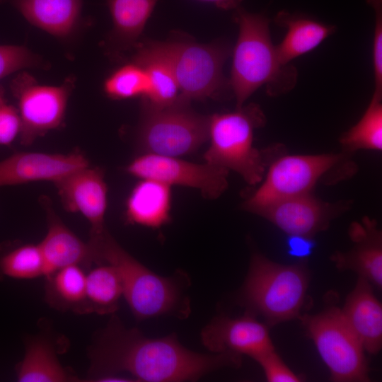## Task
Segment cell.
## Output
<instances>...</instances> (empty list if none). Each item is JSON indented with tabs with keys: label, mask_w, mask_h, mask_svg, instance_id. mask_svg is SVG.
I'll return each mask as SVG.
<instances>
[{
	"label": "cell",
	"mask_w": 382,
	"mask_h": 382,
	"mask_svg": "<svg viewBox=\"0 0 382 382\" xmlns=\"http://www.w3.org/2000/svg\"><path fill=\"white\" fill-rule=\"evenodd\" d=\"M341 311L364 349L377 354L382 347V306L367 279L359 277Z\"/></svg>",
	"instance_id": "d6986e66"
},
{
	"label": "cell",
	"mask_w": 382,
	"mask_h": 382,
	"mask_svg": "<svg viewBox=\"0 0 382 382\" xmlns=\"http://www.w3.org/2000/svg\"><path fill=\"white\" fill-rule=\"evenodd\" d=\"M37 334L25 337V352L15 366L19 382H73L80 378L60 362L59 354L66 347V340L42 319Z\"/></svg>",
	"instance_id": "5bb4252c"
},
{
	"label": "cell",
	"mask_w": 382,
	"mask_h": 382,
	"mask_svg": "<svg viewBox=\"0 0 382 382\" xmlns=\"http://www.w3.org/2000/svg\"><path fill=\"white\" fill-rule=\"evenodd\" d=\"M33 25L59 37L68 35L81 18L83 0H6Z\"/></svg>",
	"instance_id": "7402d4cb"
},
{
	"label": "cell",
	"mask_w": 382,
	"mask_h": 382,
	"mask_svg": "<svg viewBox=\"0 0 382 382\" xmlns=\"http://www.w3.org/2000/svg\"><path fill=\"white\" fill-rule=\"evenodd\" d=\"M374 11L372 60L374 76V93L382 95V0H367Z\"/></svg>",
	"instance_id": "1f68e13d"
},
{
	"label": "cell",
	"mask_w": 382,
	"mask_h": 382,
	"mask_svg": "<svg viewBox=\"0 0 382 382\" xmlns=\"http://www.w3.org/2000/svg\"><path fill=\"white\" fill-rule=\"evenodd\" d=\"M123 296L120 277L111 265L98 264L86 273L83 314H115Z\"/></svg>",
	"instance_id": "d4e9b609"
},
{
	"label": "cell",
	"mask_w": 382,
	"mask_h": 382,
	"mask_svg": "<svg viewBox=\"0 0 382 382\" xmlns=\"http://www.w3.org/2000/svg\"><path fill=\"white\" fill-rule=\"evenodd\" d=\"M170 186L151 179H141L126 204V219L132 224L158 228L170 222Z\"/></svg>",
	"instance_id": "44dd1931"
},
{
	"label": "cell",
	"mask_w": 382,
	"mask_h": 382,
	"mask_svg": "<svg viewBox=\"0 0 382 382\" xmlns=\"http://www.w3.org/2000/svg\"><path fill=\"white\" fill-rule=\"evenodd\" d=\"M265 122L262 110L253 103L209 116L210 144L204 154L205 162L236 172L250 185L260 183L268 166L282 154L281 146L265 151L254 146V132Z\"/></svg>",
	"instance_id": "277c9868"
},
{
	"label": "cell",
	"mask_w": 382,
	"mask_h": 382,
	"mask_svg": "<svg viewBox=\"0 0 382 382\" xmlns=\"http://www.w3.org/2000/svg\"><path fill=\"white\" fill-rule=\"evenodd\" d=\"M88 356L84 381L97 382L194 381L215 370L242 364V355L236 353L191 351L175 334L147 337L137 328H126L115 314L94 334Z\"/></svg>",
	"instance_id": "6da1fadb"
},
{
	"label": "cell",
	"mask_w": 382,
	"mask_h": 382,
	"mask_svg": "<svg viewBox=\"0 0 382 382\" xmlns=\"http://www.w3.org/2000/svg\"><path fill=\"white\" fill-rule=\"evenodd\" d=\"M21 120L18 109L9 104L0 86V146H9L20 135Z\"/></svg>",
	"instance_id": "d6a6232c"
},
{
	"label": "cell",
	"mask_w": 382,
	"mask_h": 382,
	"mask_svg": "<svg viewBox=\"0 0 382 382\" xmlns=\"http://www.w3.org/2000/svg\"><path fill=\"white\" fill-rule=\"evenodd\" d=\"M45 277V299L50 306L83 314L86 279L83 267L66 266Z\"/></svg>",
	"instance_id": "484cf974"
},
{
	"label": "cell",
	"mask_w": 382,
	"mask_h": 382,
	"mask_svg": "<svg viewBox=\"0 0 382 382\" xmlns=\"http://www.w3.org/2000/svg\"><path fill=\"white\" fill-rule=\"evenodd\" d=\"M45 267L38 244L6 241L0 244V281L31 279L44 276Z\"/></svg>",
	"instance_id": "4316f807"
},
{
	"label": "cell",
	"mask_w": 382,
	"mask_h": 382,
	"mask_svg": "<svg viewBox=\"0 0 382 382\" xmlns=\"http://www.w3.org/2000/svg\"><path fill=\"white\" fill-rule=\"evenodd\" d=\"M308 283L303 265H282L255 253L239 301L248 313L260 314L275 325L299 317Z\"/></svg>",
	"instance_id": "5b68a950"
},
{
	"label": "cell",
	"mask_w": 382,
	"mask_h": 382,
	"mask_svg": "<svg viewBox=\"0 0 382 382\" xmlns=\"http://www.w3.org/2000/svg\"><path fill=\"white\" fill-rule=\"evenodd\" d=\"M190 102L180 95L166 105L142 98L137 141L144 153L179 157L193 153L209 139V116L195 112Z\"/></svg>",
	"instance_id": "52a82bcc"
},
{
	"label": "cell",
	"mask_w": 382,
	"mask_h": 382,
	"mask_svg": "<svg viewBox=\"0 0 382 382\" xmlns=\"http://www.w3.org/2000/svg\"><path fill=\"white\" fill-rule=\"evenodd\" d=\"M289 236L288 248L291 254L301 257H306L311 253L313 248L311 238L297 236Z\"/></svg>",
	"instance_id": "836d02e7"
},
{
	"label": "cell",
	"mask_w": 382,
	"mask_h": 382,
	"mask_svg": "<svg viewBox=\"0 0 382 382\" xmlns=\"http://www.w3.org/2000/svg\"><path fill=\"white\" fill-rule=\"evenodd\" d=\"M113 28L109 37L117 51L135 47L159 0H105Z\"/></svg>",
	"instance_id": "603a6c76"
},
{
	"label": "cell",
	"mask_w": 382,
	"mask_h": 382,
	"mask_svg": "<svg viewBox=\"0 0 382 382\" xmlns=\"http://www.w3.org/2000/svg\"><path fill=\"white\" fill-rule=\"evenodd\" d=\"M55 185L64 209L81 214L90 224L89 242L99 240L106 231L105 216L108 204V188L103 170L88 166Z\"/></svg>",
	"instance_id": "4fadbf2b"
},
{
	"label": "cell",
	"mask_w": 382,
	"mask_h": 382,
	"mask_svg": "<svg viewBox=\"0 0 382 382\" xmlns=\"http://www.w3.org/2000/svg\"><path fill=\"white\" fill-rule=\"evenodd\" d=\"M382 96L373 93L365 112L358 122L340 139L345 151L382 149Z\"/></svg>",
	"instance_id": "83f0119b"
},
{
	"label": "cell",
	"mask_w": 382,
	"mask_h": 382,
	"mask_svg": "<svg viewBox=\"0 0 382 382\" xmlns=\"http://www.w3.org/2000/svg\"><path fill=\"white\" fill-rule=\"evenodd\" d=\"M153 42L171 66L180 95L186 99L214 98L229 86L222 71L231 53L226 43L180 40Z\"/></svg>",
	"instance_id": "ba28073f"
},
{
	"label": "cell",
	"mask_w": 382,
	"mask_h": 382,
	"mask_svg": "<svg viewBox=\"0 0 382 382\" xmlns=\"http://www.w3.org/2000/svg\"><path fill=\"white\" fill-rule=\"evenodd\" d=\"M89 166L81 153L19 152L0 161V187L35 181L57 183Z\"/></svg>",
	"instance_id": "2e32d148"
},
{
	"label": "cell",
	"mask_w": 382,
	"mask_h": 382,
	"mask_svg": "<svg viewBox=\"0 0 382 382\" xmlns=\"http://www.w3.org/2000/svg\"><path fill=\"white\" fill-rule=\"evenodd\" d=\"M47 231L38 243L44 262L46 277L69 265L82 267L97 264L95 251L90 243L81 240L47 207Z\"/></svg>",
	"instance_id": "ac0fdd59"
},
{
	"label": "cell",
	"mask_w": 382,
	"mask_h": 382,
	"mask_svg": "<svg viewBox=\"0 0 382 382\" xmlns=\"http://www.w3.org/2000/svg\"><path fill=\"white\" fill-rule=\"evenodd\" d=\"M347 202L329 203L311 193L272 202L253 214L268 220L289 236L312 238L325 230L345 211Z\"/></svg>",
	"instance_id": "7c38bea8"
},
{
	"label": "cell",
	"mask_w": 382,
	"mask_h": 382,
	"mask_svg": "<svg viewBox=\"0 0 382 382\" xmlns=\"http://www.w3.org/2000/svg\"><path fill=\"white\" fill-rule=\"evenodd\" d=\"M234 20L238 25V37L233 50L229 86L236 101V108L259 88L265 86L272 96L292 89L297 71L279 60L270 32V19L261 13H250L238 7Z\"/></svg>",
	"instance_id": "3957f363"
},
{
	"label": "cell",
	"mask_w": 382,
	"mask_h": 382,
	"mask_svg": "<svg viewBox=\"0 0 382 382\" xmlns=\"http://www.w3.org/2000/svg\"><path fill=\"white\" fill-rule=\"evenodd\" d=\"M42 64L41 59L23 46L0 45V79L24 68Z\"/></svg>",
	"instance_id": "f546056e"
},
{
	"label": "cell",
	"mask_w": 382,
	"mask_h": 382,
	"mask_svg": "<svg viewBox=\"0 0 382 382\" xmlns=\"http://www.w3.org/2000/svg\"><path fill=\"white\" fill-rule=\"evenodd\" d=\"M74 84V78L70 77L59 86H41L28 72L12 80L10 86L18 103L23 145H30L61 125Z\"/></svg>",
	"instance_id": "30bf717a"
},
{
	"label": "cell",
	"mask_w": 382,
	"mask_h": 382,
	"mask_svg": "<svg viewBox=\"0 0 382 382\" xmlns=\"http://www.w3.org/2000/svg\"><path fill=\"white\" fill-rule=\"evenodd\" d=\"M215 5L218 8L222 10H232L240 7L243 0H199Z\"/></svg>",
	"instance_id": "e575fe53"
},
{
	"label": "cell",
	"mask_w": 382,
	"mask_h": 382,
	"mask_svg": "<svg viewBox=\"0 0 382 382\" xmlns=\"http://www.w3.org/2000/svg\"><path fill=\"white\" fill-rule=\"evenodd\" d=\"M347 154L282 155L268 166L259 187L243 203L254 213L272 202L311 193L324 178L328 183L352 175L355 170Z\"/></svg>",
	"instance_id": "8992f818"
},
{
	"label": "cell",
	"mask_w": 382,
	"mask_h": 382,
	"mask_svg": "<svg viewBox=\"0 0 382 382\" xmlns=\"http://www.w3.org/2000/svg\"><path fill=\"white\" fill-rule=\"evenodd\" d=\"M126 170L140 179L197 189L208 199L219 197L228 187V170L206 162L195 163L178 157L144 153L132 161Z\"/></svg>",
	"instance_id": "8fae6325"
},
{
	"label": "cell",
	"mask_w": 382,
	"mask_h": 382,
	"mask_svg": "<svg viewBox=\"0 0 382 382\" xmlns=\"http://www.w3.org/2000/svg\"><path fill=\"white\" fill-rule=\"evenodd\" d=\"M132 62L140 65L149 79L148 93L143 99L156 105H166L180 95L173 69L154 45L153 41L138 43Z\"/></svg>",
	"instance_id": "cb8c5ba5"
},
{
	"label": "cell",
	"mask_w": 382,
	"mask_h": 382,
	"mask_svg": "<svg viewBox=\"0 0 382 382\" xmlns=\"http://www.w3.org/2000/svg\"><path fill=\"white\" fill-rule=\"evenodd\" d=\"M349 236L354 243L348 252H337L331 257L340 270H352L378 289L382 286V236L374 220L365 217L352 224Z\"/></svg>",
	"instance_id": "e0dca14e"
},
{
	"label": "cell",
	"mask_w": 382,
	"mask_h": 382,
	"mask_svg": "<svg viewBox=\"0 0 382 382\" xmlns=\"http://www.w3.org/2000/svg\"><path fill=\"white\" fill-rule=\"evenodd\" d=\"M149 88L144 69L137 63L125 64L112 73L104 82V91L112 99L145 97Z\"/></svg>",
	"instance_id": "f1b7e54d"
},
{
	"label": "cell",
	"mask_w": 382,
	"mask_h": 382,
	"mask_svg": "<svg viewBox=\"0 0 382 382\" xmlns=\"http://www.w3.org/2000/svg\"><path fill=\"white\" fill-rule=\"evenodd\" d=\"M203 345L214 353L233 352L254 359L274 349L267 326L250 313L238 318L220 315L202 330Z\"/></svg>",
	"instance_id": "9a60e30c"
},
{
	"label": "cell",
	"mask_w": 382,
	"mask_h": 382,
	"mask_svg": "<svg viewBox=\"0 0 382 382\" xmlns=\"http://www.w3.org/2000/svg\"><path fill=\"white\" fill-rule=\"evenodd\" d=\"M299 318L328 366L332 381H369L364 349L341 309L331 307L318 314L304 315Z\"/></svg>",
	"instance_id": "9c48e42d"
},
{
	"label": "cell",
	"mask_w": 382,
	"mask_h": 382,
	"mask_svg": "<svg viewBox=\"0 0 382 382\" xmlns=\"http://www.w3.org/2000/svg\"><path fill=\"white\" fill-rule=\"evenodd\" d=\"M255 359L262 368L269 382H299L301 376L294 373L275 352L274 349L265 352Z\"/></svg>",
	"instance_id": "4dcf8cb0"
},
{
	"label": "cell",
	"mask_w": 382,
	"mask_h": 382,
	"mask_svg": "<svg viewBox=\"0 0 382 382\" xmlns=\"http://www.w3.org/2000/svg\"><path fill=\"white\" fill-rule=\"evenodd\" d=\"M91 245L98 264L104 262L117 270L123 297L137 320L161 316L180 319L189 316L190 300L186 291L190 281L185 272L178 270L170 277L157 274L128 253L108 231Z\"/></svg>",
	"instance_id": "7a4b0ae2"
},
{
	"label": "cell",
	"mask_w": 382,
	"mask_h": 382,
	"mask_svg": "<svg viewBox=\"0 0 382 382\" xmlns=\"http://www.w3.org/2000/svg\"><path fill=\"white\" fill-rule=\"evenodd\" d=\"M274 20L277 25L286 30L282 41L275 45L278 59L283 65L312 51L335 31L334 25L286 11L277 13Z\"/></svg>",
	"instance_id": "ffe728a7"
}]
</instances>
